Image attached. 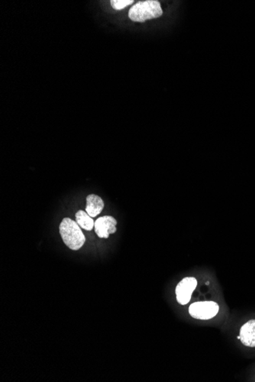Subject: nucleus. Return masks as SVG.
Returning a JSON list of instances; mask_svg holds the SVG:
<instances>
[{
    "mask_svg": "<svg viewBox=\"0 0 255 382\" xmlns=\"http://www.w3.org/2000/svg\"><path fill=\"white\" fill-rule=\"evenodd\" d=\"M197 285V281L195 278L187 277L183 279L176 288V296L178 303L182 305L188 304Z\"/></svg>",
    "mask_w": 255,
    "mask_h": 382,
    "instance_id": "obj_4",
    "label": "nucleus"
},
{
    "mask_svg": "<svg viewBox=\"0 0 255 382\" xmlns=\"http://www.w3.org/2000/svg\"><path fill=\"white\" fill-rule=\"evenodd\" d=\"M59 230L63 243L72 250H78L86 242V237L82 232L81 227L69 217L63 219Z\"/></svg>",
    "mask_w": 255,
    "mask_h": 382,
    "instance_id": "obj_1",
    "label": "nucleus"
},
{
    "mask_svg": "<svg viewBox=\"0 0 255 382\" xmlns=\"http://www.w3.org/2000/svg\"><path fill=\"white\" fill-rule=\"evenodd\" d=\"M240 340L243 345L255 347V320H251L241 327Z\"/></svg>",
    "mask_w": 255,
    "mask_h": 382,
    "instance_id": "obj_6",
    "label": "nucleus"
},
{
    "mask_svg": "<svg viewBox=\"0 0 255 382\" xmlns=\"http://www.w3.org/2000/svg\"><path fill=\"white\" fill-rule=\"evenodd\" d=\"M104 208V202L99 196L91 194L86 197V211L91 217L99 215Z\"/></svg>",
    "mask_w": 255,
    "mask_h": 382,
    "instance_id": "obj_7",
    "label": "nucleus"
},
{
    "mask_svg": "<svg viewBox=\"0 0 255 382\" xmlns=\"http://www.w3.org/2000/svg\"><path fill=\"white\" fill-rule=\"evenodd\" d=\"M76 222L81 228L86 230H93L95 221L84 210H79L76 214Z\"/></svg>",
    "mask_w": 255,
    "mask_h": 382,
    "instance_id": "obj_8",
    "label": "nucleus"
},
{
    "mask_svg": "<svg viewBox=\"0 0 255 382\" xmlns=\"http://www.w3.org/2000/svg\"><path fill=\"white\" fill-rule=\"evenodd\" d=\"M163 14L161 4L155 0L137 2L130 8L129 17L132 21L145 22L148 19L158 18Z\"/></svg>",
    "mask_w": 255,
    "mask_h": 382,
    "instance_id": "obj_2",
    "label": "nucleus"
},
{
    "mask_svg": "<svg viewBox=\"0 0 255 382\" xmlns=\"http://www.w3.org/2000/svg\"><path fill=\"white\" fill-rule=\"evenodd\" d=\"M220 311V306L214 301H201L190 305L189 314L199 320H209L214 318Z\"/></svg>",
    "mask_w": 255,
    "mask_h": 382,
    "instance_id": "obj_3",
    "label": "nucleus"
},
{
    "mask_svg": "<svg viewBox=\"0 0 255 382\" xmlns=\"http://www.w3.org/2000/svg\"><path fill=\"white\" fill-rule=\"evenodd\" d=\"M117 220L112 216H103L95 221L94 229L99 238H109V234L116 232Z\"/></svg>",
    "mask_w": 255,
    "mask_h": 382,
    "instance_id": "obj_5",
    "label": "nucleus"
},
{
    "mask_svg": "<svg viewBox=\"0 0 255 382\" xmlns=\"http://www.w3.org/2000/svg\"><path fill=\"white\" fill-rule=\"evenodd\" d=\"M111 5L114 9L122 10L128 5L133 3V0H112Z\"/></svg>",
    "mask_w": 255,
    "mask_h": 382,
    "instance_id": "obj_9",
    "label": "nucleus"
}]
</instances>
